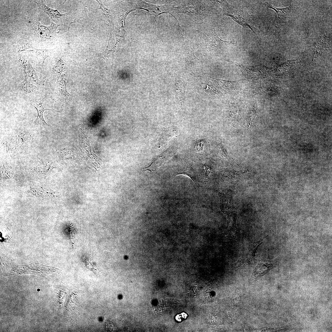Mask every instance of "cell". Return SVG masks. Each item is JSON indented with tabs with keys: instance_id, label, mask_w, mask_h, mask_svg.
Returning a JSON list of instances; mask_svg holds the SVG:
<instances>
[{
	"instance_id": "obj_1",
	"label": "cell",
	"mask_w": 332,
	"mask_h": 332,
	"mask_svg": "<svg viewBox=\"0 0 332 332\" xmlns=\"http://www.w3.org/2000/svg\"><path fill=\"white\" fill-rule=\"evenodd\" d=\"M3 269V275H14L30 274L42 276L55 272L59 270L54 267L45 266L37 263L27 265L12 266L6 265Z\"/></svg>"
},
{
	"instance_id": "obj_2",
	"label": "cell",
	"mask_w": 332,
	"mask_h": 332,
	"mask_svg": "<svg viewBox=\"0 0 332 332\" xmlns=\"http://www.w3.org/2000/svg\"><path fill=\"white\" fill-rule=\"evenodd\" d=\"M15 147L19 152H25L33 143L34 134L30 129L24 128L15 129L10 133Z\"/></svg>"
},
{
	"instance_id": "obj_14",
	"label": "cell",
	"mask_w": 332,
	"mask_h": 332,
	"mask_svg": "<svg viewBox=\"0 0 332 332\" xmlns=\"http://www.w3.org/2000/svg\"><path fill=\"white\" fill-rule=\"evenodd\" d=\"M268 6L269 8L274 10L276 12L278 17L280 18L286 15L291 9V6L283 8H279L269 4H268Z\"/></svg>"
},
{
	"instance_id": "obj_21",
	"label": "cell",
	"mask_w": 332,
	"mask_h": 332,
	"mask_svg": "<svg viewBox=\"0 0 332 332\" xmlns=\"http://www.w3.org/2000/svg\"><path fill=\"white\" fill-rule=\"evenodd\" d=\"M37 290L38 291H39L40 290V289H38Z\"/></svg>"
},
{
	"instance_id": "obj_17",
	"label": "cell",
	"mask_w": 332,
	"mask_h": 332,
	"mask_svg": "<svg viewBox=\"0 0 332 332\" xmlns=\"http://www.w3.org/2000/svg\"><path fill=\"white\" fill-rule=\"evenodd\" d=\"M96 1L98 2L100 6L99 8L96 10L101 9L103 11L108 21L111 24L112 22L109 10L105 7L103 5L101 1L100 0H96Z\"/></svg>"
},
{
	"instance_id": "obj_9",
	"label": "cell",
	"mask_w": 332,
	"mask_h": 332,
	"mask_svg": "<svg viewBox=\"0 0 332 332\" xmlns=\"http://www.w3.org/2000/svg\"><path fill=\"white\" fill-rule=\"evenodd\" d=\"M34 2L37 4L39 8L44 11L50 17L52 21L53 22L63 18L66 14H61L57 10H53L49 8L45 5L43 0H35Z\"/></svg>"
},
{
	"instance_id": "obj_7",
	"label": "cell",
	"mask_w": 332,
	"mask_h": 332,
	"mask_svg": "<svg viewBox=\"0 0 332 332\" xmlns=\"http://www.w3.org/2000/svg\"><path fill=\"white\" fill-rule=\"evenodd\" d=\"M227 61L240 69L243 76L246 78L256 80L261 77L262 70L259 66L245 65L236 62Z\"/></svg>"
},
{
	"instance_id": "obj_8",
	"label": "cell",
	"mask_w": 332,
	"mask_h": 332,
	"mask_svg": "<svg viewBox=\"0 0 332 332\" xmlns=\"http://www.w3.org/2000/svg\"><path fill=\"white\" fill-rule=\"evenodd\" d=\"M186 84L182 80H177L174 85V93L177 103L181 107L185 98Z\"/></svg>"
},
{
	"instance_id": "obj_6",
	"label": "cell",
	"mask_w": 332,
	"mask_h": 332,
	"mask_svg": "<svg viewBox=\"0 0 332 332\" xmlns=\"http://www.w3.org/2000/svg\"><path fill=\"white\" fill-rule=\"evenodd\" d=\"M185 49L186 56L185 67L186 70L192 75L198 76L203 73V64L201 61L195 55L190 44Z\"/></svg>"
},
{
	"instance_id": "obj_10",
	"label": "cell",
	"mask_w": 332,
	"mask_h": 332,
	"mask_svg": "<svg viewBox=\"0 0 332 332\" xmlns=\"http://www.w3.org/2000/svg\"><path fill=\"white\" fill-rule=\"evenodd\" d=\"M208 79L222 90L229 92L237 87V81H230L216 79L208 76Z\"/></svg>"
},
{
	"instance_id": "obj_15",
	"label": "cell",
	"mask_w": 332,
	"mask_h": 332,
	"mask_svg": "<svg viewBox=\"0 0 332 332\" xmlns=\"http://www.w3.org/2000/svg\"><path fill=\"white\" fill-rule=\"evenodd\" d=\"M108 45L107 48L104 52L98 53L95 57L102 58L107 61L111 60L114 56V51L113 50L108 49Z\"/></svg>"
},
{
	"instance_id": "obj_11",
	"label": "cell",
	"mask_w": 332,
	"mask_h": 332,
	"mask_svg": "<svg viewBox=\"0 0 332 332\" xmlns=\"http://www.w3.org/2000/svg\"><path fill=\"white\" fill-rule=\"evenodd\" d=\"M274 261L269 260L260 261L255 269L254 274L255 276H259L267 272L274 265Z\"/></svg>"
},
{
	"instance_id": "obj_18",
	"label": "cell",
	"mask_w": 332,
	"mask_h": 332,
	"mask_svg": "<svg viewBox=\"0 0 332 332\" xmlns=\"http://www.w3.org/2000/svg\"><path fill=\"white\" fill-rule=\"evenodd\" d=\"M67 231H68L67 232V234H67V235L68 237V238L71 242L72 246L73 247V238L77 232L73 227H69V229Z\"/></svg>"
},
{
	"instance_id": "obj_4",
	"label": "cell",
	"mask_w": 332,
	"mask_h": 332,
	"mask_svg": "<svg viewBox=\"0 0 332 332\" xmlns=\"http://www.w3.org/2000/svg\"><path fill=\"white\" fill-rule=\"evenodd\" d=\"M217 2L222 8L225 15L230 17L243 28L249 27L255 34L250 25L249 15L247 14H246L240 9L231 5L226 1H218Z\"/></svg>"
},
{
	"instance_id": "obj_12",
	"label": "cell",
	"mask_w": 332,
	"mask_h": 332,
	"mask_svg": "<svg viewBox=\"0 0 332 332\" xmlns=\"http://www.w3.org/2000/svg\"><path fill=\"white\" fill-rule=\"evenodd\" d=\"M44 97L42 100L38 101H35L33 103V106L37 110L38 116L36 119L35 121V122L38 121L40 122L45 127L48 125V124L45 121L43 117L44 112L46 110H53L58 112H60L57 111L53 109H45L43 107L42 104L44 101Z\"/></svg>"
},
{
	"instance_id": "obj_19",
	"label": "cell",
	"mask_w": 332,
	"mask_h": 332,
	"mask_svg": "<svg viewBox=\"0 0 332 332\" xmlns=\"http://www.w3.org/2000/svg\"><path fill=\"white\" fill-rule=\"evenodd\" d=\"M176 320L178 321H180L181 320V317L179 315H177L176 317Z\"/></svg>"
},
{
	"instance_id": "obj_3",
	"label": "cell",
	"mask_w": 332,
	"mask_h": 332,
	"mask_svg": "<svg viewBox=\"0 0 332 332\" xmlns=\"http://www.w3.org/2000/svg\"><path fill=\"white\" fill-rule=\"evenodd\" d=\"M205 49L207 52L212 55H218L223 53L225 51L235 43L227 41L220 39L214 30L210 31L205 37Z\"/></svg>"
},
{
	"instance_id": "obj_5",
	"label": "cell",
	"mask_w": 332,
	"mask_h": 332,
	"mask_svg": "<svg viewBox=\"0 0 332 332\" xmlns=\"http://www.w3.org/2000/svg\"><path fill=\"white\" fill-rule=\"evenodd\" d=\"M32 28L34 34L38 40L40 42H48L56 35V31L59 25L54 23L51 21V25L48 26L42 25L38 21L32 23Z\"/></svg>"
},
{
	"instance_id": "obj_20",
	"label": "cell",
	"mask_w": 332,
	"mask_h": 332,
	"mask_svg": "<svg viewBox=\"0 0 332 332\" xmlns=\"http://www.w3.org/2000/svg\"><path fill=\"white\" fill-rule=\"evenodd\" d=\"M182 317L184 318H185L187 317L186 314L184 313H182Z\"/></svg>"
},
{
	"instance_id": "obj_16",
	"label": "cell",
	"mask_w": 332,
	"mask_h": 332,
	"mask_svg": "<svg viewBox=\"0 0 332 332\" xmlns=\"http://www.w3.org/2000/svg\"><path fill=\"white\" fill-rule=\"evenodd\" d=\"M202 86L204 91L209 94L216 96L219 95V91L214 86L208 84H202Z\"/></svg>"
},
{
	"instance_id": "obj_13",
	"label": "cell",
	"mask_w": 332,
	"mask_h": 332,
	"mask_svg": "<svg viewBox=\"0 0 332 332\" xmlns=\"http://www.w3.org/2000/svg\"><path fill=\"white\" fill-rule=\"evenodd\" d=\"M50 50L37 49L28 44L26 43L18 49V52H21L24 51H33L38 55L42 56L43 58L42 66L43 70H44V62L46 58L49 56Z\"/></svg>"
}]
</instances>
